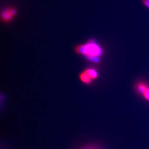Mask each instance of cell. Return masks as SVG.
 Returning a JSON list of instances; mask_svg holds the SVG:
<instances>
[{
    "label": "cell",
    "mask_w": 149,
    "mask_h": 149,
    "mask_svg": "<svg viewBox=\"0 0 149 149\" xmlns=\"http://www.w3.org/2000/svg\"><path fill=\"white\" fill-rule=\"evenodd\" d=\"M75 52L95 63L100 61V58L103 54V49L94 40H90L84 44L77 46Z\"/></svg>",
    "instance_id": "cell-1"
},
{
    "label": "cell",
    "mask_w": 149,
    "mask_h": 149,
    "mask_svg": "<svg viewBox=\"0 0 149 149\" xmlns=\"http://www.w3.org/2000/svg\"><path fill=\"white\" fill-rule=\"evenodd\" d=\"M98 72L94 68H87L84 70L79 75L80 80L84 84L90 85L92 82L98 79Z\"/></svg>",
    "instance_id": "cell-2"
},
{
    "label": "cell",
    "mask_w": 149,
    "mask_h": 149,
    "mask_svg": "<svg viewBox=\"0 0 149 149\" xmlns=\"http://www.w3.org/2000/svg\"><path fill=\"white\" fill-rule=\"evenodd\" d=\"M134 89L144 100L149 102V85L148 83L143 80L138 81L134 85Z\"/></svg>",
    "instance_id": "cell-3"
},
{
    "label": "cell",
    "mask_w": 149,
    "mask_h": 149,
    "mask_svg": "<svg viewBox=\"0 0 149 149\" xmlns=\"http://www.w3.org/2000/svg\"><path fill=\"white\" fill-rule=\"evenodd\" d=\"M17 14V10L14 7H7L4 8L1 13L2 21L5 23L12 21Z\"/></svg>",
    "instance_id": "cell-4"
},
{
    "label": "cell",
    "mask_w": 149,
    "mask_h": 149,
    "mask_svg": "<svg viewBox=\"0 0 149 149\" xmlns=\"http://www.w3.org/2000/svg\"><path fill=\"white\" fill-rule=\"evenodd\" d=\"M141 3L145 7L149 9V0H141Z\"/></svg>",
    "instance_id": "cell-5"
},
{
    "label": "cell",
    "mask_w": 149,
    "mask_h": 149,
    "mask_svg": "<svg viewBox=\"0 0 149 149\" xmlns=\"http://www.w3.org/2000/svg\"><path fill=\"white\" fill-rule=\"evenodd\" d=\"M82 149H100L97 146H95V145H88L86 146L85 148H84Z\"/></svg>",
    "instance_id": "cell-6"
}]
</instances>
